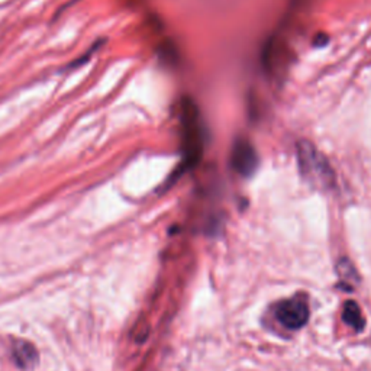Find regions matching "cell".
I'll return each mask as SVG.
<instances>
[{"mask_svg":"<svg viewBox=\"0 0 371 371\" xmlns=\"http://www.w3.org/2000/svg\"><path fill=\"white\" fill-rule=\"evenodd\" d=\"M230 163L235 172L244 177L251 176L258 167V154L245 139H238L230 154Z\"/></svg>","mask_w":371,"mask_h":371,"instance_id":"obj_4","label":"cell"},{"mask_svg":"<svg viewBox=\"0 0 371 371\" xmlns=\"http://www.w3.org/2000/svg\"><path fill=\"white\" fill-rule=\"evenodd\" d=\"M336 271H338L339 277H341L343 280H345V282H351V283L359 282L357 271H355L354 266L351 264V261L348 258H343L341 261L338 262Z\"/></svg>","mask_w":371,"mask_h":371,"instance_id":"obj_7","label":"cell"},{"mask_svg":"<svg viewBox=\"0 0 371 371\" xmlns=\"http://www.w3.org/2000/svg\"><path fill=\"white\" fill-rule=\"evenodd\" d=\"M181 131L184 157L190 165L196 164L203 152V125L197 106L186 99L181 105Z\"/></svg>","mask_w":371,"mask_h":371,"instance_id":"obj_2","label":"cell"},{"mask_svg":"<svg viewBox=\"0 0 371 371\" xmlns=\"http://www.w3.org/2000/svg\"><path fill=\"white\" fill-rule=\"evenodd\" d=\"M275 318L287 329H300L309 320V306L303 296L286 299L275 306Z\"/></svg>","mask_w":371,"mask_h":371,"instance_id":"obj_3","label":"cell"},{"mask_svg":"<svg viewBox=\"0 0 371 371\" xmlns=\"http://www.w3.org/2000/svg\"><path fill=\"white\" fill-rule=\"evenodd\" d=\"M343 320L351 327L355 332H361L365 327V320L361 314V309L354 300H347L343 311Z\"/></svg>","mask_w":371,"mask_h":371,"instance_id":"obj_6","label":"cell"},{"mask_svg":"<svg viewBox=\"0 0 371 371\" xmlns=\"http://www.w3.org/2000/svg\"><path fill=\"white\" fill-rule=\"evenodd\" d=\"M102 42L103 41H100V42H98L95 46H91V48L87 51V54L84 55V57H82V58H79V60H77V61H74V63H73V66H71V69L73 67H77V66H82V63H84V61L87 60V58H90V55H91V53H95L98 48H99V46L102 45Z\"/></svg>","mask_w":371,"mask_h":371,"instance_id":"obj_8","label":"cell"},{"mask_svg":"<svg viewBox=\"0 0 371 371\" xmlns=\"http://www.w3.org/2000/svg\"><path fill=\"white\" fill-rule=\"evenodd\" d=\"M298 165L302 177L316 189L329 190L336 183L331 163L311 141H299L296 145Z\"/></svg>","mask_w":371,"mask_h":371,"instance_id":"obj_1","label":"cell"},{"mask_svg":"<svg viewBox=\"0 0 371 371\" xmlns=\"http://www.w3.org/2000/svg\"><path fill=\"white\" fill-rule=\"evenodd\" d=\"M13 359L22 370H33L38 365L39 355L35 347L28 341H15Z\"/></svg>","mask_w":371,"mask_h":371,"instance_id":"obj_5","label":"cell"}]
</instances>
